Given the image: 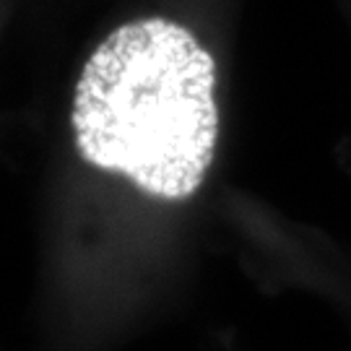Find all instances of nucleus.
Here are the masks:
<instances>
[{
	"label": "nucleus",
	"instance_id": "obj_1",
	"mask_svg": "<svg viewBox=\"0 0 351 351\" xmlns=\"http://www.w3.org/2000/svg\"><path fill=\"white\" fill-rule=\"evenodd\" d=\"M71 123L91 167L154 201H188L211 169L219 138L211 52L172 19L128 21L84 65Z\"/></svg>",
	"mask_w": 351,
	"mask_h": 351
}]
</instances>
